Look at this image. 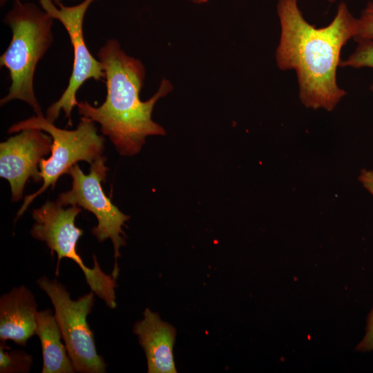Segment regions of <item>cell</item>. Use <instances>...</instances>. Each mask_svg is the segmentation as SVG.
<instances>
[{
	"instance_id": "30bf717a",
	"label": "cell",
	"mask_w": 373,
	"mask_h": 373,
	"mask_svg": "<svg viewBox=\"0 0 373 373\" xmlns=\"http://www.w3.org/2000/svg\"><path fill=\"white\" fill-rule=\"evenodd\" d=\"M133 332L144 351L148 373H176L173 356L176 329L157 313L145 309L143 318L135 323Z\"/></svg>"
},
{
	"instance_id": "2e32d148",
	"label": "cell",
	"mask_w": 373,
	"mask_h": 373,
	"mask_svg": "<svg viewBox=\"0 0 373 373\" xmlns=\"http://www.w3.org/2000/svg\"><path fill=\"white\" fill-rule=\"evenodd\" d=\"M356 350L361 352L373 350V309L367 318L366 333L363 340L358 345Z\"/></svg>"
},
{
	"instance_id": "d6986e66",
	"label": "cell",
	"mask_w": 373,
	"mask_h": 373,
	"mask_svg": "<svg viewBox=\"0 0 373 373\" xmlns=\"http://www.w3.org/2000/svg\"><path fill=\"white\" fill-rule=\"evenodd\" d=\"M56 5H57L59 3H61V0H52ZM71 1H75V0H71Z\"/></svg>"
},
{
	"instance_id": "8992f818",
	"label": "cell",
	"mask_w": 373,
	"mask_h": 373,
	"mask_svg": "<svg viewBox=\"0 0 373 373\" xmlns=\"http://www.w3.org/2000/svg\"><path fill=\"white\" fill-rule=\"evenodd\" d=\"M37 284L52 303L62 338L76 372H105L106 364L103 356L97 353L94 333L87 322V316L94 306L95 294L91 291L73 300L66 287L56 279L44 276L37 280Z\"/></svg>"
},
{
	"instance_id": "9a60e30c",
	"label": "cell",
	"mask_w": 373,
	"mask_h": 373,
	"mask_svg": "<svg viewBox=\"0 0 373 373\" xmlns=\"http://www.w3.org/2000/svg\"><path fill=\"white\" fill-rule=\"evenodd\" d=\"M356 42L373 40V1H370L357 18L356 35L353 38Z\"/></svg>"
},
{
	"instance_id": "7402d4cb",
	"label": "cell",
	"mask_w": 373,
	"mask_h": 373,
	"mask_svg": "<svg viewBox=\"0 0 373 373\" xmlns=\"http://www.w3.org/2000/svg\"><path fill=\"white\" fill-rule=\"evenodd\" d=\"M6 0H1V2L2 3L3 1H5ZM15 1H19V0H14Z\"/></svg>"
},
{
	"instance_id": "44dd1931",
	"label": "cell",
	"mask_w": 373,
	"mask_h": 373,
	"mask_svg": "<svg viewBox=\"0 0 373 373\" xmlns=\"http://www.w3.org/2000/svg\"><path fill=\"white\" fill-rule=\"evenodd\" d=\"M329 3H334L336 1V0H327Z\"/></svg>"
},
{
	"instance_id": "4fadbf2b",
	"label": "cell",
	"mask_w": 373,
	"mask_h": 373,
	"mask_svg": "<svg viewBox=\"0 0 373 373\" xmlns=\"http://www.w3.org/2000/svg\"><path fill=\"white\" fill-rule=\"evenodd\" d=\"M33 358L26 352L12 350L6 342L0 343V372L27 373L30 372Z\"/></svg>"
},
{
	"instance_id": "7c38bea8",
	"label": "cell",
	"mask_w": 373,
	"mask_h": 373,
	"mask_svg": "<svg viewBox=\"0 0 373 373\" xmlns=\"http://www.w3.org/2000/svg\"><path fill=\"white\" fill-rule=\"evenodd\" d=\"M35 335L41 346L42 373L76 372L66 345L61 341L62 335L55 314L50 309L38 311Z\"/></svg>"
},
{
	"instance_id": "3957f363",
	"label": "cell",
	"mask_w": 373,
	"mask_h": 373,
	"mask_svg": "<svg viewBox=\"0 0 373 373\" xmlns=\"http://www.w3.org/2000/svg\"><path fill=\"white\" fill-rule=\"evenodd\" d=\"M54 19L34 3L16 1L7 12L3 23L12 31L11 41L0 57L11 80L8 94L1 106L12 100L27 103L36 115H42L34 90V76L38 62L53 43Z\"/></svg>"
},
{
	"instance_id": "e0dca14e",
	"label": "cell",
	"mask_w": 373,
	"mask_h": 373,
	"mask_svg": "<svg viewBox=\"0 0 373 373\" xmlns=\"http://www.w3.org/2000/svg\"><path fill=\"white\" fill-rule=\"evenodd\" d=\"M358 181L373 195V170L362 169L358 175Z\"/></svg>"
},
{
	"instance_id": "5bb4252c",
	"label": "cell",
	"mask_w": 373,
	"mask_h": 373,
	"mask_svg": "<svg viewBox=\"0 0 373 373\" xmlns=\"http://www.w3.org/2000/svg\"><path fill=\"white\" fill-rule=\"evenodd\" d=\"M354 51L340 63L341 67L354 68H373V40H363L357 42Z\"/></svg>"
},
{
	"instance_id": "277c9868",
	"label": "cell",
	"mask_w": 373,
	"mask_h": 373,
	"mask_svg": "<svg viewBox=\"0 0 373 373\" xmlns=\"http://www.w3.org/2000/svg\"><path fill=\"white\" fill-rule=\"evenodd\" d=\"M27 128H37L48 133L52 137V144L50 156L47 160L43 158L39 166L43 184L37 191L25 196L15 220L38 195L49 186L53 189L57 180L62 175L68 174L77 162L84 161L91 164L103 156L104 150V137L97 133L95 122L84 116L75 130L58 128L42 114L12 124L7 132L10 134Z\"/></svg>"
},
{
	"instance_id": "52a82bcc",
	"label": "cell",
	"mask_w": 373,
	"mask_h": 373,
	"mask_svg": "<svg viewBox=\"0 0 373 373\" xmlns=\"http://www.w3.org/2000/svg\"><path fill=\"white\" fill-rule=\"evenodd\" d=\"M106 157L102 156L91 164L88 174H84L77 164L70 168L72 187L61 193L56 202L62 207L77 205L95 215L97 224L91 230L99 242L111 239L114 249L115 264L112 275L117 278L119 267L117 260L120 257V248L126 245L125 233L122 227L130 217L122 213L106 195L102 182L106 180L108 168L105 165Z\"/></svg>"
},
{
	"instance_id": "ac0fdd59",
	"label": "cell",
	"mask_w": 373,
	"mask_h": 373,
	"mask_svg": "<svg viewBox=\"0 0 373 373\" xmlns=\"http://www.w3.org/2000/svg\"><path fill=\"white\" fill-rule=\"evenodd\" d=\"M187 1L196 3V4H203L208 2L209 0H187Z\"/></svg>"
},
{
	"instance_id": "6da1fadb",
	"label": "cell",
	"mask_w": 373,
	"mask_h": 373,
	"mask_svg": "<svg viewBox=\"0 0 373 373\" xmlns=\"http://www.w3.org/2000/svg\"><path fill=\"white\" fill-rule=\"evenodd\" d=\"M280 35L276 62L296 72L302 104L308 108L333 111L346 95L337 83L343 47L356 35L357 18L341 2L330 23L316 28L305 19L298 0H277Z\"/></svg>"
},
{
	"instance_id": "ffe728a7",
	"label": "cell",
	"mask_w": 373,
	"mask_h": 373,
	"mask_svg": "<svg viewBox=\"0 0 373 373\" xmlns=\"http://www.w3.org/2000/svg\"><path fill=\"white\" fill-rule=\"evenodd\" d=\"M370 90L373 93V81H372V84L370 86Z\"/></svg>"
},
{
	"instance_id": "5b68a950",
	"label": "cell",
	"mask_w": 373,
	"mask_h": 373,
	"mask_svg": "<svg viewBox=\"0 0 373 373\" xmlns=\"http://www.w3.org/2000/svg\"><path fill=\"white\" fill-rule=\"evenodd\" d=\"M82 211L81 207L71 205L67 209L56 202H46L39 209H34L32 218L35 223L30 229L31 236L44 242L53 257L57 255L56 275H59L61 260L67 258L81 268L86 282L95 295L103 300L111 309L117 305L115 288L116 278L112 274L104 273L93 255L94 266L87 267L77 251V243L84 231L75 225V219Z\"/></svg>"
},
{
	"instance_id": "8fae6325",
	"label": "cell",
	"mask_w": 373,
	"mask_h": 373,
	"mask_svg": "<svg viewBox=\"0 0 373 373\" xmlns=\"http://www.w3.org/2000/svg\"><path fill=\"white\" fill-rule=\"evenodd\" d=\"M37 304L25 285L13 287L0 298V340L25 347L35 335Z\"/></svg>"
},
{
	"instance_id": "7a4b0ae2",
	"label": "cell",
	"mask_w": 373,
	"mask_h": 373,
	"mask_svg": "<svg viewBox=\"0 0 373 373\" xmlns=\"http://www.w3.org/2000/svg\"><path fill=\"white\" fill-rule=\"evenodd\" d=\"M97 57L106 74L105 101L97 107L87 101L78 102V112L100 125L101 132L120 155H134L146 137L165 135L164 128L152 119V112L156 102L173 90V85L163 78L157 92L142 101L140 94L146 76L142 62L128 55L115 39L106 41Z\"/></svg>"
},
{
	"instance_id": "9c48e42d",
	"label": "cell",
	"mask_w": 373,
	"mask_h": 373,
	"mask_svg": "<svg viewBox=\"0 0 373 373\" xmlns=\"http://www.w3.org/2000/svg\"><path fill=\"white\" fill-rule=\"evenodd\" d=\"M52 137L37 128H27L0 144V176L7 180L12 192V201L23 198L29 178L41 181L39 163L51 152Z\"/></svg>"
},
{
	"instance_id": "ba28073f",
	"label": "cell",
	"mask_w": 373,
	"mask_h": 373,
	"mask_svg": "<svg viewBox=\"0 0 373 373\" xmlns=\"http://www.w3.org/2000/svg\"><path fill=\"white\" fill-rule=\"evenodd\" d=\"M96 1L98 0H84L77 5L66 6L61 3L56 5L52 0H39L41 8L61 23L73 49V70L67 87L59 99L46 111V117L51 122L58 118L62 111L68 119V125L72 126L71 112L78 104L76 95L79 88L89 79L105 82L104 66L89 51L83 32L86 13Z\"/></svg>"
}]
</instances>
